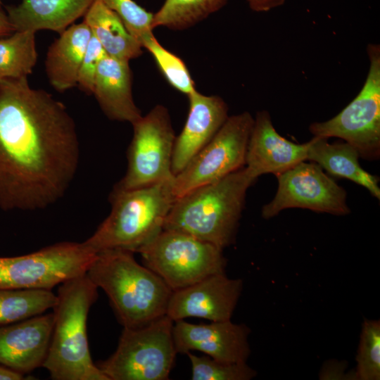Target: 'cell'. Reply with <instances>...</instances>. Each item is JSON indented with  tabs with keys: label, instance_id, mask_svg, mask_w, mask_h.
<instances>
[{
	"label": "cell",
	"instance_id": "1",
	"mask_svg": "<svg viewBox=\"0 0 380 380\" xmlns=\"http://www.w3.org/2000/svg\"><path fill=\"white\" fill-rule=\"evenodd\" d=\"M80 144L65 106L27 77L0 80V209L36 210L63 198Z\"/></svg>",
	"mask_w": 380,
	"mask_h": 380
},
{
	"label": "cell",
	"instance_id": "2",
	"mask_svg": "<svg viewBox=\"0 0 380 380\" xmlns=\"http://www.w3.org/2000/svg\"><path fill=\"white\" fill-rule=\"evenodd\" d=\"M132 251L122 248L96 253L87 271L103 289L124 328H139L166 314L172 290L155 272L139 265Z\"/></svg>",
	"mask_w": 380,
	"mask_h": 380
},
{
	"label": "cell",
	"instance_id": "3",
	"mask_svg": "<svg viewBox=\"0 0 380 380\" xmlns=\"http://www.w3.org/2000/svg\"><path fill=\"white\" fill-rule=\"evenodd\" d=\"M255 178L243 167L175 199L164 229L180 231L223 250L235 241L248 189Z\"/></svg>",
	"mask_w": 380,
	"mask_h": 380
},
{
	"label": "cell",
	"instance_id": "4",
	"mask_svg": "<svg viewBox=\"0 0 380 380\" xmlns=\"http://www.w3.org/2000/svg\"><path fill=\"white\" fill-rule=\"evenodd\" d=\"M99 297L87 272L58 285L53 326L42 367L54 380H109L94 363L89 347L87 318Z\"/></svg>",
	"mask_w": 380,
	"mask_h": 380
},
{
	"label": "cell",
	"instance_id": "5",
	"mask_svg": "<svg viewBox=\"0 0 380 380\" xmlns=\"http://www.w3.org/2000/svg\"><path fill=\"white\" fill-rule=\"evenodd\" d=\"M172 182L128 190L113 188L110 214L84 243L95 253L113 248L136 253L163 229L175 201Z\"/></svg>",
	"mask_w": 380,
	"mask_h": 380
},
{
	"label": "cell",
	"instance_id": "6",
	"mask_svg": "<svg viewBox=\"0 0 380 380\" xmlns=\"http://www.w3.org/2000/svg\"><path fill=\"white\" fill-rule=\"evenodd\" d=\"M222 251L186 233L163 229L136 253L144 265L175 291L224 273L227 260Z\"/></svg>",
	"mask_w": 380,
	"mask_h": 380
},
{
	"label": "cell",
	"instance_id": "7",
	"mask_svg": "<svg viewBox=\"0 0 380 380\" xmlns=\"http://www.w3.org/2000/svg\"><path fill=\"white\" fill-rule=\"evenodd\" d=\"M174 322L167 315L139 328H124L114 353L96 365L109 380H165L177 351Z\"/></svg>",
	"mask_w": 380,
	"mask_h": 380
},
{
	"label": "cell",
	"instance_id": "8",
	"mask_svg": "<svg viewBox=\"0 0 380 380\" xmlns=\"http://www.w3.org/2000/svg\"><path fill=\"white\" fill-rule=\"evenodd\" d=\"M369 72L357 96L337 115L309 127L314 137L345 140L369 161L380 157V48L369 44Z\"/></svg>",
	"mask_w": 380,
	"mask_h": 380
},
{
	"label": "cell",
	"instance_id": "9",
	"mask_svg": "<svg viewBox=\"0 0 380 380\" xmlns=\"http://www.w3.org/2000/svg\"><path fill=\"white\" fill-rule=\"evenodd\" d=\"M133 137L127 150V168L114 188L128 190L171 182L175 134L167 109L156 106L132 124Z\"/></svg>",
	"mask_w": 380,
	"mask_h": 380
},
{
	"label": "cell",
	"instance_id": "10",
	"mask_svg": "<svg viewBox=\"0 0 380 380\" xmlns=\"http://www.w3.org/2000/svg\"><path fill=\"white\" fill-rule=\"evenodd\" d=\"M96 254L84 242L63 241L26 255L0 257V289H52L86 273Z\"/></svg>",
	"mask_w": 380,
	"mask_h": 380
},
{
	"label": "cell",
	"instance_id": "11",
	"mask_svg": "<svg viewBox=\"0 0 380 380\" xmlns=\"http://www.w3.org/2000/svg\"><path fill=\"white\" fill-rule=\"evenodd\" d=\"M253 122L248 112L228 117L213 139L174 176L175 198L245 167Z\"/></svg>",
	"mask_w": 380,
	"mask_h": 380
},
{
	"label": "cell",
	"instance_id": "12",
	"mask_svg": "<svg viewBox=\"0 0 380 380\" xmlns=\"http://www.w3.org/2000/svg\"><path fill=\"white\" fill-rule=\"evenodd\" d=\"M305 161L277 175V191L274 198L262 207L263 218L270 219L293 208L334 215L350 213L346 190L317 163Z\"/></svg>",
	"mask_w": 380,
	"mask_h": 380
},
{
	"label": "cell",
	"instance_id": "13",
	"mask_svg": "<svg viewBox=\"0 0 380 380\" xmlns=\"http://www.w3.org/2000/svg\"><path fill=\"white\" fill-rule=\"evenodd\" d=\"M243 290L241 279L225 272L207 277L186 287L172 291L166 314L173 322L198 317L210 322L231 319Z\"/></svg>",
	"mask_w": 380,
	"mask_h": 380
},
{
	"label": "cell",
	"instance_id": "14",
	"mask_svg": "<svg viewBox=\"0 0 380 380\" xmlns=\"http://www.w3.org/2000/svg\"><path fill=\"white\" fill-rule=\"evenodd\" d=\"M250 329L231 319L192 324L184 319L174 322L172 334L177 353L198 350L226 362H247L251 354Z\"/></svg>",
	"mask_w": 380,
	"mask_h": 380
},
{
	"label": "cell",
	"instance_id": "15",
	"mask_svg": "<svg viewBox=\"0 0 380 380\" xmlns=\"http://www.w3.org/2000/svg\"><path fill=\"white\" fill-rule=\"evenodd\" d=\"M53 319L52 312L0 325V364L23 374L42 367Z\"/></svg>",
	"mask_w": 380,
	"mask_h": 380
},
{
	"label": "cell",
	"instance_id": "16",
	"mask_svg": "<svg viewBox=\"0 0 380 380\" xmlns=\"http://www.w3.org/2000/svg\"><path fill=\"white\" fill-rule=\"evenodd\" d=\"M308 143L296 144L274 129L267 110L258 112L249 137L245 167L258 178L264 174L276 176L307 160Z\"/></svg>",
	"mask_w": 380,
	"mask_h": 380
},
{
	"label": "cell",
	"instance_id": "17",
	"mask_svg": "<svg viewBox=\"0 0 380 380\" xmlns=\"http://www.w3.org/2000/svg\"><path fill=\"white\" fill-rule=\"evenodd\" d=\"M188 97L187 119L174 144L172 158L174 176L213 139L229 117L227 105L218 96H205L196 90Z\"/></svg>",
	"mask_w": 380,
	"mask_h": 380
},
{
	"label": "cell",
	"instance_id": "18",
	"mask_svg": "<svg viewBox=\"0 0 380 380\" xmlns=\"http://www.w3.org/2000/svg\"><path fill=\"white\" fill-rule=\"evenodd\" d=\"M92 94L111 120L132 124L142 116L132 97L129 61L106 55L99 65Z\"/></svg>",
	"mask_w": 380,
	"mask_h": 380
},
{
	"label": "cell",
	"instance_id": "19",
	"mask_svg": "<svg viewBox=\"0 0 380 380\" xmlns=\"http://www.w3.org/2000/svg\"><path fill=\"white\" fill-rule=\"evenodd\" d=\"M95 0H22L6 8L15 30H49L59 33L84 15Z\"/></svg>",
	"mask_w": 380,
	"mask_h": 380
},
{
	"label": "cell",
	"instance_id": "20",
	"mask_svg": "<svg viewBox=\"0 0 380 380\" xmlns=\"http://www.w3.org/2000/svg\"><path fill=\"white\" fill-rule=\"evenodd\" d=\"M91 32L83 21L73 24L60 33L47 51L45 68L51 86L59 91L77 84L82 61Z\"/></svg>",
	"mask_w": 380,
	"mask_h": 380
},
{
	"label": "cell",
	"instance_id": "21",
	"mask_svg": "<svg viewBox=\"0 0 380 380\" xmlns=\"http://www.w3.org/2000/svg\"><path fill=\"white\" fill-rule=\"evenodd\" d=\"M307 160L317 163L330 175L345 178L365 187L380 199L379 179L365 171L359 163L360 155L350 144L328 142L327 138L313 137L308 142Z\"/></svg>",
	"mask_w": 380,
	"mask_h": 380
},
{
	"label": "cell",
	"instance_id": "22",
	"mask_svg": "<svg viewBox=\"0 0 380 380\" xmlns=\"http://www.w3.org/2000/svg\"><path fill=\"white\" fill-rule=\"evenodd\" d=\"M84 16L91 34L108 56L129 61L142 53L140 42L127 31L118 14L101 1L95 0Z\"/></svg>",
	"mask_w": 380,
	"mask_h": 380
},
{
	"label": "cell",
	"instance_id": "23",
	"mask_svg": "<svg viewBox=\"0 0 380 380\" xmlns=\"http://www.w3.org/2000/svg\"><path fill=\"white\" fill-rule=\"evenodd\" d=\"M56 294L46 289H0V325L20 322L53 308Z\"/></svg>",
	"mask_w": 380,
	"mask_h": 380
},
{
	"label": "cell",
	"instance_id": "24",
	"mask_svg": "<svg viewBox=\"0 0 380 380\" xmlns=\"http://www.w3.org/2000/svg\"><path fill=\"white\" fill-rule=\"evenodd\" d=\"M35 33L15 30L0 37V80L27 77L37 61Z\"/></svg>",
	"mask_w": 380,
	"mask_h": 380
},
{
	"label": "cell",
	"instance_id": "25",
	"mask_svg": "<svg viewBox=\"0 0 380 380\" xmlns=\"http://www.w3.org/2000/svg\"><path fill=\"white\" fill-rule=\"evenodd\" d=\"M228 0H165L153 14V28H188L223 7Z\"/></svg>",
	"mask_w": 380,
	"mask_h": 380
},
{
	"label": "cell",
	"instance_id": "26",
	"mask_svg": "<svg viewBox=\"0 0 380 380\" xmlns=\"http://www.w3.org/2000/svg\"><path fill=\"white\" fill-rule=\"evenodd\" d=\"M140 43L151 53L163 76L175 89L187 96L196 90L183 61L165 49L153 32L144 35Z\"/></svg>",
	"mask_w": 380,
	"mask_h": 380
},
{
	"label": "cell",
	"instance_id": "27",
	"mask_svg": "<svg viewBox=\"0 0 380 380\" xmlns=\"http://www.w3.org/2000/svg\"><path fill=\"white\" fill-rule=\"evenodd\" d=\"M355 361V380L380 379L379 319L363 321Z\"/></svg>",
	"mask_w": 380,
	"mask_h": 380
},
{
	"label": "cell",
	"instance_id": "28",
	"mask_svg": "<svg viewBox=\"0 0 380 380\" xmlns=\"http://www.w3.org/2000/svg\"><path fill=\"white\" fill-rule=\"evenodd\" d=\"M186 355L191 365L193 380H250L257 375V371L247 362H222L191 352Z\"/></svg>",
	"mask_w": 380,
	"mask_h": 380
},
{
	"label": "cell",
	"instance_id": "29",
	"mask_svg": "<svg viewBox=\"0 0 380 380\" xmlns=\"http://www.w3.org/2000/svg\"><path fill=\"white\" fill-rule=\"evenodd\" d=\"M100 1L118 14L127 31L139 42L144 35L152 32L153 14L133 0Z\"/></svg>",
	"mask_w": 380,
	"mask_h": 380
},
{
	"label": "cell",
	"instance_id": "30",
	"mask_svg": "<svg viewBox=\"0 0 380 380\" xmlns=\"http://www.w3.org/2000/svg\"><path fill=\"white\" fill-rule=\"evenodd\" d=\"M107 55L99 42L91 34L78 73L77 84L87 94H92L96 75L101 59Z\"/></svg>",
	"mask_w": 380,
	"mask_h": 380
},
{
	"label": "cell",
	"instance_id": "31",
	"mask_svg": "<svg viewBox=\"0 0 380 380\" xmlns=\"http://www.w3.org/2000/svg\"><path fill=\"white\" fill-rule=\"evenodd\" d=\"M250 8L256 12H266L283 5L286 0H247Z\"/></svg>",
	"mask_w": 380,
	"mask_h": 380
},
{
	"label": "cell",
	"instance_id": "32",
	"mask_svg": "<svg viewBox=\"0 0 380 380\" xmlns=\"http://www.w3.org/2000/svg\"><path fill=\"white\" fill-rule=\"evenodd\" d=\"M25 374L0 364V380H22Z\"/></svg>",
	"mask_w": 380,
	"mask_h": 380
},
{
	"label": "cell",
	"instance_id": "33",
	"mask_svg": "<svg viewBox=\"0 0 380 380\" xmlns=\"http://www.w3.org/2000/svg\"><path fill=\"white\" fill-rule=\"evenodd\" d=\"M15 30L10 23L7 15L0 10V37L11 34Z\"/></svg>",
	"mask_w": 380,
	"mask_h": 380
},
{
	"label": "cell",
	"instance_id": "34",
	"mask_svg": "<svg viewBox=\"0 0 380 380\" xmlns=\"http://www.w3.org/2000/svg\"><path fill=\"white\" fill-rule=\"evenodd\" d=\"M1 0H0V7H1Z\"/></svg>",
	"mask_w": 380,
	"mask_h": 380
}]
</instances>
